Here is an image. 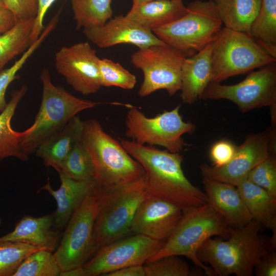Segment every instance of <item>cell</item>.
Here are the masks:
<instances>
[{
  "mask_svg": "<svg viewBox=\"0 0 276 276\" xmlns=\"http://www.w3.org/2000/svg\"><path fill=\"white\" fill-rule=\"evenodd\" d=\"M125 150L143 168L145 185L151 196L171 203L183 212L208 203L205 193L186 177L179 153L119 139Z\"/></svg>",
  "mask_w": 276,
  "mask_h": 276,
  "instance_id": "cell-1",
  "label": "cell"
},
{
  "mask_svg": "<svg viewBox=\"0 0 276 276\" xmlns=\"http://www.w3.org/2000/svg\"><path fill=\"white\" fill-rule=\"evenodd\" d=\"M264 227L252 219L243 226L231 228L226 240L209 238L197 252L198 259L209 264L215 275L251 276L256 265L271 250Z\"/></svg>",
  "mask_w": 276,
  "mask_h": 276,
  "instance_id": "cell-2",
  "label": "cell"
},
{
  "mask_svg": "<svg viewBox=\"0 0 276 276\" xmlns=\"http://www.w3.org/2000/svg\"><path fill=\"white\" fill-rule=\"evenodd\" d=\"M81 139L92 160L94 179L104 191L129 185L145 176L142 166L97 120L83 121Z\"/></svg>",
  "mask_w": 276,
  "mask_h": 276,
  "instance_id": "cell-3",
  "label": "cell"
},
{
  "mask_svg": "<svg viewBox=\"0 0 276 276\" xmlns=\"http://www.w3.org/2000/svg\"><path fill=\"white\" fill-rule=\"evenodd\" d=\"M42 98L33 123L17 132L21 151L26 155L35 152L44 141L63 128L80 112L93 108L100 102L78 98L61 86L55 85L49 72L44 68L40 74Z\"/></svg>",
  "mask_w": 276,
  "mask_h": 276,
  "instance_id": "cell-4",
  "label": "cell"
},
{
  "mask_svg": "<svg viewBox=\"0 0 276 276\" xmlns=\"http://www.w3.org/2000/svg\"><path fill=\"white\" fill-rule=\"evenodd\" d=\"M231 228L208 203L189 209L183 212L182 217L171 235L159 251L147 262L166 256H183L206 275L214 276L212 268L205 266L198 259L197 252L209 238L217 236L225 239L228 238Z\"/></svg>",
  "mask_w": 276,
  "mask_h": 276,
  "instance_id": "cell-5",
  "label": "cell"
},
{
  "mask_svg": "<svg viewBox=\"0 0 276 276\" xmlns=\"http://www.w3.org/2000/svg\"><path fill=\"white\" fill-rule=\"evenodd\" d=\"M186 7L183 16L152 31L164 43L189 57L214 42L223 24L211 0H195Z\"/></svg>",
  "mask_w": 276,
  "mask_h": 276,
  "instance_id": "cell-6",
  "label": "cell"
},
{
  "mask_svg": "<svg viewBox=\"0 0 276 276\" xmlns=\"http://www.w3.org/2000/svg\"><path fill=\"white\" fill-rule=\"evenodd\" d=\"M103 193L98 185L75 210L66 224L54 253L61 269V274L82 266L96 252L94 228Z\"/></svg>",
  "mask_w": 276,
  "mask_h": 276,
  "instance_id": "cell-7",
  "label": "cell"
},
{
  "mask_svg": "<svg viewBox=\"0 0 276 276\" xmlns=\"http://www.w3.org/2000/svg\"><path fill=\"white\" fill-rule=\"evenodd\" d=\"M148 195L145 176L129 185L104 191L94 228L96 252L106 245L132 235L130 228L134 215Z\"/></svg>",
  "mask_w": 276,
  "mask_h": 276,
  "instance_id": "cell-8",
  "label": "cell"
},
{
  "mask_svg": "<svg viewBox=\"0 0 276 276\" xmlns=\"http://www.w3.org/2000/svg\"><path fill=\"white\" fill-rule=\"evenodd\" d=\"M212 82L220 83L236 75L275 63L274 58L247 33L223 27L213 42Z\"/></svg>",
  "mask_w": 276,
  "mask_h": 276,
  "instance_id": "cell-9",
  "label": "cell"
},
{
  "mask_svg": "<svg viewBox=\"0 0 276 276\" xmlns=\"http://www.w3.org/2000/svg\"><path fill=\"white\" fill-rule=\"evenodd\" d=\"M180 105L152 118L130 106L126 118L125 135L138 144L164 147L166 150L179 153L185 146L182 135L192 132L195 125L185 122L179 113Z\"/></svg>",
  "mask_w": 276,
  "mask_h": 276,
  "instance_id": "cell-10",
  "label": "cell"
},
{
  "mask_svg": "<svg viewBox=\"0 0 276 276\" xmlns=\"http://www.w3.org/2000/svg\"><path fill=\"white\" fill-rule=\"evenodd\" d=\"M201 99H225L234 103L243 112L264 107L271 109V120L275 123V63L250 73L242 81L232 85L211 82Z\"/></svg>",
  "mask_w": 276,
  "mask_h": 276,
  "instance_id": "cell-11",
  "label": "cell"
},
{
  "mask_svg": "<svg viewBox=\"0 0 276 276\" xmlns=\"http://www.w3.org/2000/svg\"><path fill=\"white\" fill-rule=\"evenodd\" d=\"M183 52L167 44L139 49L131 56L130 62L143 73L144 80L138 91L142 97L164 89L170 96L181 88V71L185 59Z\"/></svg>",
  "mask_w": 276,
  "mask_h": 276,
  "instance_id": "cell-12",
  "label": "cell"
},
{
  "mask_svg": "<svg viewBox=\"0 0 276 276\" xmlns=\"http://www.w3.org/2000/svg\"><path fill=\"white\" fill-rule=\"evenodd\" d=\"M140 234H132L106 245L81 267L83 276L105 275L132 265H143L164 244Z\"/></svg>",
  "mask_w": 276,
  "mask_h": 276,
  "instance_id": "cell-13",
  "label": "cell"
},
{
  "mask_svg": "<svg viewBox=\"0 0 276 276\" xmlns=\"http://www.w3.org/2000/svg\"><path fill=\"white\" fill-rule=\"evenodd\" d=\"M100 58L88 41L63 46L55 53V66L67 83L83 95L97 93L100 82Z\"/></svg>",
  "mask_w": 276,
  "mask_h": 276,
  "instance_id": "cell-14",
  "label": "cell"
},
{
  "mask_svg": "<svg viewBox=\"0 0 276 276\" xmlns=\"http://www.w3.org/2000/svg\"><path fill=\"white\" fill-rule=\"evenodd\" d=\"M270 141V132L247 135L226 165L218 167L202 165L200 169L203 178L238 186L247 179L254 168L272 155Z\"/></svg>",
  "mask_w": 276,
  "mask_h": 276,
  "instance_id": "cell-15",
  "label": "cell"
},
{
  "mask_svg": "<svg viewBox=\"0 0 276 276\" xmlns=\"http://www.w3.org/2000/svg\"><path fill=\"white\" fill-rule=\"evenodd\" d=\"M182 214L178 206L149 194L134 215L131 234L165 242L176 227Z\"/></svg>",
  "mask_w": 276,
  "mask_h": 276,
  "instance_id": "cell-16",
  "label": "cell"
},
{
  "mask_svg": "<svg viewBox=\"0 0 276 276\" xmlns=\"http://www.w3.org/2000/svg\"><path fill=\"white\" fill-rule=\"evenodd\" d=\"M84 36L100 48L130 44L139 49L166 44L153 32L126 15L110 18L104 25L83 29Z\"/></svg>",
  "mask_w": 276,
  "mask_h": 276,
  "instance_id": "cell-17",
  "label": "cell"
},
{
  "mask_svg": "<svg viewBox=\"0 0 276 276\" xmlns=\"http://www.w3.org/2000/svg\"><path fill=\"white\" fill-rule=\"evenodd\" d=\"M208 203L233 228L244 226L252 220L236 186L203 178Z\"/></svg>",
  "mask_w": 276,
  "mask_h": 276,
  "instance_id": "cell-18",
  "label": "cell"
},
{
  "mask_svg": "<svg viewBox=\"0 0 276 276\" xmlns=\"http://www.w3.org/2000/svg\"><path fill=\"white\" fill-rule=\"evenodd\" d=\"M59 175L61 182L59 189L54 190L48 179L38 192L44 190L55 199L57 209L54 212V225L61 230L65 227L75 210L98 184L94 179L77 180Z\"/></svg>",
  "mask_w": 276,
  "mask_h": 276,
  "instance_id": "cell-19",
  "label": "cell"
},
{
  "mask_svg": "<svg viewBox=\"0 0 276 276\" xmlns=\"http://www.w3.org/2000/svg\"><path fill=\"white\" fill-rule=\"evenodd\" d=\"M61 237L60 230L55 227L53 213L40 217L23 216L12 232L0 237V241L24 243L53 252Z\"/></svg>",
  "mask_w": 276,
  "mask_h": 276,
  "instance_id": "cell-20",
  "label": "cell"
},
{
  "mask_svg": "<svg viewBox=\"0 0 276 276\" xmlns=\"http://www.w3.org/2000/svg\"><path fill=\"white\" fill-rule=\"evenodd\" d=\"M213 42L192 56L186 57L181 71L180 98L185 104H192L201 97L212 82L211 55Z\"/></svg>",
  "mask_w": 276,
  "mask_h": 276,
  "instance_id": "cell-21",
  "label": "cell"
},
{
  "mask_svg": "<svg viewBox=\"0 0 276 276\" xmlns=\"http://www.w3.org/2000/svg\"><path fill=\"white\" fill-rule=\"evenodd\" d=\"M83 121L77 116L44 141L35 151L44 164L57 172L75 144L81 138Z\"/></svg>",
  "mask_w": 276,
  "mask_h": 276,
  "instance_id": "cell-22",
  "label": "cell"
},
{
  "mask_svg": "<svg viewBox=\"0 0 276 276\" xmlns=\"http://www.w3.org/2000/svg\"><path fill=\"white\" fill-rule=\"evenodd\" d=\"M186 12L182 1L154 0L131 7L126 16L152 31L180 18Z\"/></svg>",
  "mask_w": 276,
  "mask_h": 276,
  "instance_id": "cell-23",
  "label": "cell"
},
{
  "mask_svg": "<svg viewBox=\"0 0 276 276\" xmlns=\"http://www.w3.org/2000/svg\"><path fill=\"white\" fill-rule=\"evenodd\" d=\"M252 219L259 222L276 238V198L247 179L236 186Z\"/></svg>",
  "mask_w": 276,
  "mask_h": 276,
  "instance_id": "cell-24",
  "label": "cell"
},
{
  "mask_svg": "<svg viewBox=\"0 0 276 276\" xmlns=\"http://www.w3.org/2000/svg\"><path fill=\"white\" fill-rule=\"evenodd\" d=\"M226 28L248 33L262 0H211Z\"/></svg>",
  "mask_w": 276,
  "mask_h": 276,
  "instance_id": "cell-25",
  "label": "cell"
},
{
  "mask_svg": "<svg viewBox=\"0 0 276 276\" xmlns=\"http://www.w3.org/2000/svg\"><path fill=\"white\" fill-rule=\"evenodd\" d=\"M27 89V86L22 85L13 90L10 101L0 113V160L10 157L23 161L28 159L20 148L17 131L12 129L11 124L15 110Z\"/></svg>",
  "mask_w": 276,
  "mask_h": 276,
  "instance_id": "cell-26",
  "label": "cell"
},
{
  "mask_svg": "<svg viewBox=\"0 0 276 276\" xmlns=\"http://www.w3.org/2000/svg\"><path fill=\"white\" fill-rule=\"evenodd\" d=\"M248 34L267 53L276 58V0H262Z\"/></svg>",
  "mask_w": 276,
  "mask_h": 276,
  "instance_id": "cell-27",
  "label": "cell"
},
{
  "mask_svg": "<svg viewBox=\"0 0 276 276\" xmlns=\"http://www.w3.org/2000/svg\"><path fill=\"white\" fill-rule=\"evenodd\" d=\"M34 20L35 18L18 20L10 29L0 34V71L33 43L31 35Z\"/></svg>",
  "mask_w": 276,
  "mask_h": 276,
  "instance_id": "cell-28",
  "label": "cell"
},
{
  "mask_svg": "<svg viewBox=\"0 0 276 276\" xmlns=\"http://www.w3.org/2000/svg\"><path fill=\"white\" fill-rule=\"evenodd\" d=\"M111 0H71L76 29L100 26L112 17Z\"/></svg>",
  "mask_w": 276,
  "mask_h": 276,
  "instance_id": "cell-29",
  "label": "cell"
},
{
  "mask_svg": "<svg viewBox=\"0 0 276 276\" xmlns=\"http://www.w3.org/2000/svg\"><path fill=\"white\" fill-rule=\"evenodd\" d=\"M59 174L77 180L94 179V169L90 156L81 139L78 140L62 162Z\"/></svg>",
  "mask_w": 276,
  "mask_h": 276,
  "instance_id": "cell-30",
  "label": "cell"
},
{
  "mask_svg": "<svg viewBox=\"0 0 276 276\" xmlns=\"http://www.w3.org/2000/svg\"><path fill=\"white\" fill-rule=\"evenodd\" d=\"M59 15L56 14L44 27L39 38L21 55L18 60L10 67L0 71V112L6 108L7 103L5 99V94L8 86L16 78L17 73L22 68L28 59L40 47L47 37L56 27Z\"/></svg>",
  "mask_w": 276,
  "mask_h": 276,
  "instance_id": "cell-31",
  "label": "cell"
},
{
  "mask_svg": "<svg viewBox=\"0 0 276 276\" xmlns=\"http://www.w3.org/2000/svg\"><path fill=\"white\" fill-rule=\"evenodd\" d=\"M61 272L54 254L40 249L28 256L12 276H60Z\"/></svg>",
  "mask_w": 276,
  "mask_h": 276,
  "instance_id": "cell-32",
  "label": "cell"
},
{
  "mask_svg": "<svg viewBox=\"0 0 276 276\" xmlns=\"http://www.w3.org/2000/svg\"><path fill=\"white\" fill-rule=\"evenodd\" d=\"M40 249L24 243L0 241V276H12L28 256Z\"/></svg>",
  "mask_w": 276,
  "mask_h": 276,
  "instance_id": "cell-33",
  "label": "cell"
},
{
  "mask_svg": "<svg viewBox=\"0 0 276 276\" xmlns=\"http://www.w3.org/2000/svg\"><path fill=\"white\" fill-rule=\"evenodd\" d=\"M143 267L146 276H200L203 273L192 271L188 263L176 255L146 262Z\"/></svg>",
  "mask_w": 276,
  "mask_h": 276,
  "instance_id": "cell-34",
  "label": "cell"
},
{
  "mask_svg": "<svg viewBox=\"0 0 276 276\" xmlns=\"http://www.w3.org/2000/svg\"><path fill=\"white\" fill-rule=\"evenodd\" d=\"M101 86L118 87L124 89H133L136 83V77L119 63L107 58L100 59L99 63Z\"/></svg>",
  "mask_w": 276,
  "mask_h": 276,
  "instance_id": "cell-35",
  "label": "cell"
},
{
  "mask_svg": "<svg viewBox=\"0 0 276 276\" xmlns=\"http://www.w3.org/2000/svg\"><path fill=\"white\" fill-rule=\"evenodd\" d=\"M247 179L276 198V159L271 155L249 172Z\"/></svg>",
  "mask_w": 276,
  "mask_h": 276,
  "instance_id": "cell-36",
  "label": "cell"
},
{
  "mask_svg": "<svg viewBox=\"0 0 276 276\" xmlns=\"http://www.w3.org/2000/svg\"><path fill=\"white\" fill-rule=\"evenodd\" d=\"M6 8L18 20L35 18L38 8V0H4Z\"/></svg>",
  "mask_w": 276,
  "mask_h": 276,
  "instance_id": "cell-37",
  "label": "cell"
},
{
  "mask_svg": "<svg viewBox=\"0 0 276 276\" xmlns=\"http://www.w3.org/2000/svg\"><path fill=\"white\" fill-rule=\"evenodd\" d=\"M237 147L232 142L221 140L211 147L210 156L215 167H221L228 163L234 156Z\"/></svg>",
  "mask_w": 276,
  "mask_h": 276,
  "instance_id": "cell-38",
  "label": "cell"
},
{
  "mask_svg": "<svg viewBox=\"0 0 276 276\" xmlns=\"http://www.w3.org/2000/svg\"><path fill=\"white\" fill-rule=\"evenodd\" d=\"M254 273L257 276L276 275V252L270 250L256 265Z\"/></svg>",
  "mask_w": 276,
  "mask_h": 276,
  "instance_id": "cell-39",
  "label": "cell"
},
{
  "mask_svg": "<svg viewBox=\"0 0 276 276\" xmlns=\"http://www.w3.org/2000/svg\"><path fill=\"white\" fill-rule=\"evenodd\" d=\"M55 0H38V8L37 14L35 18L34 25L33 27L31 40L33 43L36 40L41 33L44 27L43 26V20L45 15L50 7Z\"/></svg>",
  "mask_w": 276,
  "mask_h": 276,
  "instance_id": "cell-40",
  "label": "cell"
},
{
  "mask_svg": "<svg viewBox=\"0 0 276 276\" xmlns=\"http://www.w3.org/2000/svg\"><path fill=\"white\" fill-rule=\"evenodd\" d=\"M106 276H146L143 265H132L112 271Z\"/></svg>",
  "mask_w": 276,
  "mask_h": 276,
  "instance_id": "cell-41",
  "label": "cell"
},
{
  "mask_svg": "<svg viewBox=\"0 0 276 276\" xmlns=\"http://www.w3.org/2000/svg\"><path fill=\"white\" fill-rule=\"evenodd\" d=\"M17 19L8 9H0V34L7 31L13 26Z\"/></svg>",
  "mask_w": 276,
  "mask_h": 276,
  "instance_id": "cell-42",
  "label": "cell"
},
{
  "mask_svg": "<svg viewBox=\"0 0 276 276\" xmlns=\"http://www.w3.org/2000/svg\"><path fill=\"white\" fill-rule=\"evenodd\" d=\"M154 0H132V7H136L143 4L152 1ZM172 1H181L183 0H172Z\"/></svg>",
  "mask_w": 276,
  "mask_h": 276,
  "instance_id": "cell-43",
  "label": "cell"
},
{
  "mask_svg": "<svg viewBox=\"0 0 276 276\" xmlns=\"http://www.w3.org/2000/svg\"><path fill=\"white\" fill-rule=\"evenodd\" d=\"M6 8L4 1L0 0V9Z\"/></svg>",
  "mask_w": 276,
  "mask_h": 276,
  "instance_id": "cell-44",
  "label": "cell"
},
{
  "mask_svg": "<svg viewBox=\"0 0 276 276\" xmlns=\"http://www.w3.org/2000/svg\"><path fill=\"white\" fill-rule=\"evenodd\" d=\"M2 220H1V218H0V226H1V224H2Z\"/></svg>",
  "mask_w": 276,
  "mask_h": 276,
  "instance_id": "cell-45",
  "label": "cell"
}]
</instances>
